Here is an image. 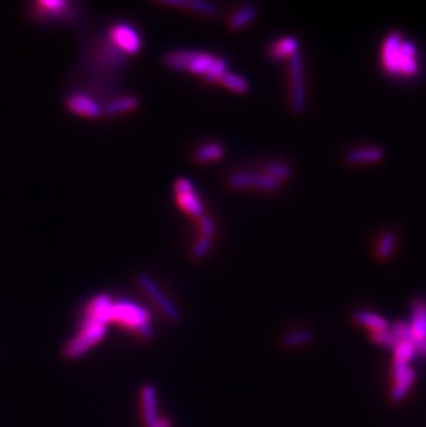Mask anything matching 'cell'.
<instances>
[{"label":"cell","mask_w":426,"mask_h":427,"mask_svg":"<svg viewBox=\"0 0 426 427\" xmlns=\"http://www.w3.org/2000/svg\"><path fill=\"white\" fill-rule=\"evenodd\" d=\"M114 299L107 294L92 297L82 313L75 335L63 346V356L68 361H76L88 356L104 340L110 324V311Z\"/></svg>","instance_id":"6da1fadb"},{"label":"cell","mask_w":426,"mask_h":427,"mask_svg":"<svg viewBox=\"0 0 426 427\" xmlns=\"http://www.w3.org/2000/svg\"><path fill=\"white\" fill-rule=\"evenodd\" d=\"M381 64L392 76L413 78L420 72L417 47L413 42L404 40L401 33H389L382 44Z\"/></svg>","instance_id":"7a4b0ae2"},{"label":"cell","mask_w":426,"mask_h":427,"mask_svg":"<svg viewBox=\"0 0 426 427\" xmlns=\"http://www.w3.org/2000/svg\"><path fill=\"white\" fill-rule=\"evenodd\" d=\"M110 324L124 329L143 342L151 340L155 335L151 313L129 299L114 300L110 311Z\"/></svg>","instance_id":"3957f363"},{"label":"cell","mask_w":426,"mask_h":427,"mask_svg":"<svg viewBox=\"0 0 426 427\" xmlns=\"http://www.w3.org/2000/svg\"><path fill=\"white\" fill-rule=\"evenodd\" d=\"M216 60V56L197 50H174L166 53L165 64L173 71L189 72L193 75L206 76Z\"/></svg>","instance_id":"277c9868"},{"label":"cell","mask_w":426,"mask_h":427,"mask_svg":"<svg viewBox=\"0 0 426 427\" xmlns=\"http://www.w3.org/2000/svg\"><path fill=\"white\" fill-rule=\"evenodd\" d=\"M140 419L144 427H172L169 416L161 415L158 392L153 385H144L138 392Z\"/></svg>","instance_id":"5b68a950"},{"label":"cell","mask_w":426,"mask_h":427,"mask_svg":"<svg viewBox=\"0 0 426 427\" xmlns=\"http://www.w3.org/2000/svg\"><path fill=\"white\" fill-rule=\"evenodd\" d=\"M174 197L179 208L191 217L203 216V205L198 197L194 183L190 179L182 177L174 183Z\"/></svg>","instance_id":"8992f818"},{"label":"cell","mask_w":426,"mask_h":427,"mask_svg":"<svg viewBox=\"0 0 426 427\" xmlns=\"http://www.w3.org/2000/svg\"><path fill=\"white\" fill-rule=\"evenodd\" d=\"M138 285L146 292V295L151 299V301L160 308V311L172 323H179L182 315L180 310L176 304L165 295L161 288L148 277V275H138Z\"/></svg>","instance_id":"52a82bcc"},{"label":"cell","mask_w":426,"mask_h":427,"mask_svg":"<svg viewBox=\"0 0 426 427\" xmlns=\"http://www.w3.org/2000/svg\"><path fill=\"white\" fill-rule=\"evenodd\" d=\"M111 44H114L121 53L128 56H136L140 53L143 40L138 32L125 23L114 24L110 30Z\"/></svg>","instance_id":"ba28073f"},{"label":"cell","mask_w":426,"mask_h":427,"mask_svg":"<svg viewBox=\"0 0 426 427\" xmlns=\"http://www.w3.org/2000/svg\"><path fill=\"white\" fill-rule=\"evenodd\" d=\"M66 108L69 112L83 116V118H90V119H99L102 115V105L100 104L97 100L83 95V93H73L71 95L66 101Z\"/></svg>","instance_id":"9c48e42d"},{"label":"cell","mask_w":426,"mask_h":427,"mask_svg":"<svg viewBox=\"0 0 426 427\" xmlns=\"http://www.w3.org/2000/svg\"><path fill=\"white\" fill-rule=\"evenodd\" d=\"M413 333V343L426 339V300L417 299L411 304V323L408 324Z\"/></svg>","instance_id":"30bf717a"},{"label":"cell","mask_w":426,"mask_h":427,"mask_svg":"<svg viewBox=\"0 0 426 427\" xmlns=\"http://www.w3.org/2000/svg\"><path fill=\"white\" fill-rule=\"evenodd\" d=\"M394 359L392 365V378L397 379L408 369V362L414 357L415 347L411 342H398L394 349Z\"/></svg>","instance_id":"8fae6325"},{"label":"cell","mask_w":426,"mask_h":427,"mask_svg":"<svg viewBox=\"0 0 426 427\" xmlns=\"http://www.w3.org/2000/svg\"><path fill=\"white\" fill-rule=\"evenodd\" d=\"M36 14L42 18L61 20L69 13L71 3L64 0H42L36 3Z\"/></svg>","instance_id":"7c38bea8"},{"label":"cell","mask_w":426,"mask_h":427,"mask_svg":"<svg viewBox=\"0 0 426 427\" xmlns=\"http://www.w3.org/2000/svg\"><path fill=\"white\" fill-rule=\"evenodd\" d=\"M158 4L166 6V7H174V8H184L190 11H196L198 14L206 16V17H216L220 10L215 3L209 1H183V0H166V1H158Z\"/></svg>","instance_id":"4fadbf2b"},{"label":"cell","mask_w":426,"mask_h":427,"mask_svg":"<svg viewBox=\"0 0 426 427\" xmlns=\"http://www.w3.org/2000/svg\"><path fill=\"white\" fill-rule=\"evenodd\" d=\"M384 158V151L377 147L356 148L346 154L345 160L349 164H375Z\"/></svg>","instance_id":"5bb4252c"},{"label":"cell","mask_w":426,"mask_h":427,"mask_svg":"<svg viewBox=\"0 0 426 427\" xmlns=\"http://www.w3.org/2000/svg\"><path fill=\"white\" fill-rule=\"evenodd\" d=\"M296 53H299V43L294 36H285L280 39L268 50V56L274 60H283L287 57L291 59Z\"/></svg>","instance_id":"9a60e30c"},{"label":"cell","mask_w":426,"mask_h":427,"mask_svg":"<svg viewBox=\"0 0 426 427\" xmlns=\"http://www.w3.org/2000/svg\"><path fill=\"white\" fill-rule=\"evenodd\" d=\"M138 107V100L133 96H125L119 99L112 100L102 107V115L107 116H118L125 112L134 111Z\"/></svg>","instance_id":"2e32d148"},{"label":"cell","mask_w":426,"mask_h":427,"mask_svg":"<svg viewBox=\"0 0 426 427\" xmlns=\"http://www.w3.org/2000/svg\"><path fill=\"white\" fill-rule=\"evenodd\" d=\"M258 16V8L254 6H244L239 10H237L230 17V28L232 31H241L245 27H248Z\"/></svg>","instance_id":"e0dca14e"},{"label":"cell","mask_w":426,"mask_h":427,"mask_svg":"<svg viewBox=\"0 0 426 427\" xmlns=\"http://www.w3.org/2000/svg\"><path fill=\"white\" fill-rule=\"evenodd\" d=\"M415 380V372L413 369H407L403 375H400L397 379H394V389L391 392V398L394 402L401 401L406 395L410 392L411 386Z\"/></svg>","instance_id":"ac0fdd59"},{"label":"cell","mask_w":426,"mask_h":427,"mask_svg":"<svg viewBox=\"0 0 426 427\" xmlns=\"http://www.w3.org/2000/svg\"><path fill=\"white\" fill-rule=\"evenodd\" d=\"M223 155H225V148H223V145H220L218 143H209V144L201 145L194 152V158L198 164L215 162V161L223 158Z\"/></svg>","instance_id":"d6986e66"},{"label":"cell","mask_w":426,"mask_h":427,"mask_svg":"<svg viewBox=\"0 0 426 427\" xmlns=\"http://www.w3.org/2000/svg\"><path fill=\"white\" fill-rule=\"evenodd\" d=\"M218 83L222 85L223 88L229 89L231 92H234V93H238V95H245L251 89V85H249L247 78H244L238 73H232L229 71L218 80Z\"/></svg>","instance_id":"ffe728a7"},{"label":"cell","mask_w":426,"mask_h":427,"mask_svg":"<svg viewBox=\"0 0 426 427\" xmlns=\"http://www.w3.org/2000/svg\"><path fill=\"white\" fill-rule=\"evenodd\" d=\"M355 320L357 324L369 329L371 332H379V330L389 329V325L385 318H382L377 314L368 313V311H357L355 314Z\"/></svg>","instance_id":"44dd1931"},{"label":"cell","mask_w":426,"mask_h":427,"mask_svg":"<svg viewBox=\"0 0 426 427\" xmlns=\"http://www.w3.org/2000/svg\"><path fill=\"white\" fill-rule=\"evenodd\" d=\"M291 105L297 115H302L306 111V90L303 79H291Z\"/></svg>","instance_id":"7402d4cb"},{"label":"cell","mask_w":426,"mask_h":427,"mask_svg":"<svg viewBox=\"0 0 426 427\" xmlns=\"http://www.w3.org/2000/svg\"><path fill=\"white\" fill-rule=\"evenodd\" d=\"M258 173L254 172H238L229 179V187L232 190H245L256 188Z\"/></svg>","instance_id":"603a6c76"},{"label":"cell","mask_w":426,"mask_h":427,"mask_svg":"<svg viewBox=\"0 0 426 427\" xmlns=\"http://www.w3.org/2000/svg\"><path fill=\"white\" fill-rule=\"evenodd\" d=\"M396 242H397V238H396V234L394 232H386L384 234L381 238H379V242L377 245V258L379 260H386L392 256L394 253V248H396Z\"/></svg>","instance_id":"cb8c5ba5"},{"label":"cell","mask_w":426,"mask_h":427,"mask_svg":"<svg viewBox=\"0 0 426 427\" xmlns=\"http://www.w3.org/2000/svg\"><path fill=\"white\" fill-rule=\"evenodd\" d=\"M313 339L312 332L309 330H295V332H290L285 336H283L281 343L285 347H296V346H302L309 343Z\"/></svg>","instance_id":"d4e9b609"},{"label":"cell","mask_w":426,"mask_h":427,"mask_svg":"<svg viewBox=\"0 0 426 427\" xmlns=\"http://www.w3.org/2000/svg\"><path fill=\"white\" fill-rule=\"evenodd\" d=\"M371 340L379 346L388 347V349H394L396 344L398 343V339L394 336L392 329L386 330H379V332H371Z\"/></svg>","instance_id":"484cf974"},{"label":"cell","mask_w":426,"mask_h":427,"mask_svg":"<svg viewBox=\"0 0 426 427\" xmlns=\"http://www.w3.org/2000/svg\"><path fill=\"white\" fill-rule=\"evenodd\" d=\"M266 174L271 176L273 179L278 180L280 183L283 180H288L292 176V169L288 164H268L266 166Z\"/></svg>","instance_id":"4316f807"},{"label":"cell","mask_w":426,"mask_h":427,"mask_svg":"<svg viewBox=\"0 0 426 427\" xmlns=\"http://www.w3.org/2000/svg\"><path fill=\"white\" fill-rule=\"evenodd\" d=\"M213 246V239L212 238H206V236H199L196 243L191 248V256L196 260H202L212 249Z\"/></svg>","instance_id":"83f0119b"},{"label":"cell","mask_w":426,"mask_h":427,"mask_svg":"<svg viewBox=\"0 0 426 427\" xmlns=\"http://www.w3.org/2000/svg\"><path fill=\"white\" fill-rule=\"evenodd\" d=\"M229 71V64L226 60L216 57L213 66L211 68V71L208 72V75L205 76V80L208 83H218V80Z\"/></svg>","instance_id":"f1b7e54d"},{"label":"cell","mask_w":426,"mask_h":427,"mask_svg":"<svg viewBox=\"0 0 426 427\" xmlns=\"http://www.w3.org/2000/svg\"><path fill=\"white\" fill-rule=\"evenodd\" d=\"M392 332H394V336L398 339V342H411L413 343V340H414L411 328L407 323L397 321L392 328Z\"/></svg>","instance_id":"f546056e"},{"label":"cell","mask_w":426,"mask_h":427,"mask_svg":"<svg viewBox=\"0 0 426 427\" xmlns=\"http://www.w3.org/2000/svg\"><path fill=\"white\" fill-rule=\"evenodd\" d=\"M198 226H199V231H201V236H206V238H212L213 234H215V223L212 220V217L203 215L199 217L198 220Z\"/></svg>","instance_id":"4dcf8cb0"},{"label":"cell","mask_w":426,"mask_h":427,"mask_svg":"<svg viewBox=\"0 0 426 427\" xmlns=\"http://www.w3.org/2000/svg\"><path fill=\"white\" fill-rule=\"evenodd\" d=\"M413 344L415 347V351H418L420 354L426 357V339L425 340H421V342H414Z\"/></svg>","instance_id":"1f68e13d"}]
</instances>
